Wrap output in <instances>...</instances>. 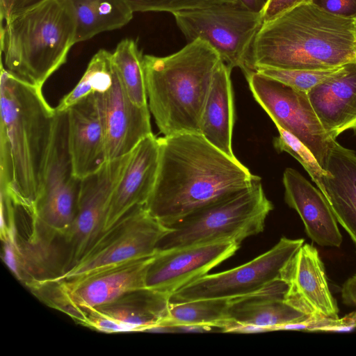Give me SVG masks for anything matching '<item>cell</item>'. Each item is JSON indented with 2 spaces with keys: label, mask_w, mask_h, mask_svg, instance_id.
<instances>
[{
  "label": "cell",
  "mask_w": 356,
  "mask_h": 356,
  "mask_svg": "<svg viewBox=\"0 0 356 356\" xmlns=\"http://www.w3.org/2000/svg\"><path fill=\"white\" fill-rule=\"evenodd\" d=\"M356 62L354 19L331 15L312 3L263 23L250 56L258 68L327 70Z\"/></svg>",
  "instance_id": "cell-3"
},
{
  "label": "cell",
  "mask_w": 356,
  "mask_h": 356,
  "mask_svg": "<svg viewBox=\"0 0 356 356\" xmlns=\"http://www.w3.org/2000/svg\"><path fill=\"white\" fill-rule=\"evenodd\" d=\"M155 254L87 275L59 281L44 280L29 289L49 307L73 320L92 309L146 287V276Z\"/></svg>",
  "instance_id": "cell-9"
},
{
  "label": "cell",
  "mask_w": 356,
  "mask_h": 356,
  "mask_svg": "<svg viewBox=\"0 0 356 356\" xmlns=\"http://www.w3.org/2000/svg\"><path fill=\"white\" fill-rule=\"evenodd\" d=\"M325 169L328 174L322 179L323 195L356 248V153L335 140Z\"/></svg>",
  "instance_id": "cell-22"
},
{
  "label": "cell",
  "mask_w": 356,
  "mask_h": 356,
  "mask_svg": "<svg viewBox=\"0 0 356 356\" xmlns=\"http://www.w3.org/2000/svg\"><path fill=\"white\" fill-rule=\"evenodd\" d=\"M273 205L261 179L207 204L168 226L157 252L221 241L239 244L263 232Z\"/></svg>",
  "instance_id": "cell-6"
},
{
  "label": "cell",
  "mask_w": 356,
  "mask_h": 356,
  "mask_svg": "<svg viewBox=\"0 0 356 356\" xmlns=\"http://www.w3.org/2000/svg\"><path fill=\"white\" fill-rule=\"evenodd\" d=\"M188 42L207 41L231 70L240 68L245 76L253 71L250 56L263 24L262 13H255L239 1L172 14Z\"/></svg>",
  "instance_id": "cell-8"
},
{
  "label": "cell",
  "mask_w": 356,
  "mask_h": 356,
  "mask_svg": "<svg viewBox=\"0 0 356 356\" xmlns=\"http://www.w3.org/2000/svg\"><path fill=\"white\" fill-rule=\"evenodd\" d=\"M353 129H356V123L353 125Z\"/></svg>",
  "instance_id": "cell-41"
},
{
  "label": "cell",
  "mask_w": 356,
  "mask_h": 356,
  "mask_svg": "<svg viewBox=\"0 0 356 356\" xmlns=\"http://www.w3.org/2000/svg\"><path fill=\"white\" fill-rule=\"evenodd\" d=\"M341 297L346 305L356 307V274L344 282L341 289Z\"/></svg>",
  "instance_id": "cell-36"
},
{
  "label": "cell",
  "mask_w": 356,
  "mask_h": 356,
  "mask_svg": "<svg viewBox=\"0 0 356 356\" xmlns=\"http://www.w3.org/2000/svg\"><path fill=\"white\" fill-rule=\"evenodd\" d=\"M114 74L112 53L105 49L99 50L90 60L78 83L60 99L56 110L67 111L89 95L104 92L112 83Z\"/></svg>",
  "instance_id": "cell-28"
},
{
  "label": "cell",
  "mask_w": 356,
  "mask_h": 356,
  "mask_svg": "<svg viewBox=\"0 0 356 356\" xmlns=\"http://www.w3.org/2000/svg\"><path fill=\"white\" fill-rule=\"evenodd\" d=\"M312 0H267L262 11L263 23L268 22L286 11Z\"/></svg>",
  "instance_id": "cell-34"
},
{
  "label": "cell",
  "mask_w": 356,
  "mask_h": 356,
  "mask_svg": "<svg viewBox=\"0 0 356 356\" xmlns=\"http://www.w3.org/2000/svg\"><path fill=\"white\" fill-rule=\"evenodd\" d=\"M0 81L1 190L31 214L41 188L56 109L41 88L15 77L1 63Z\"/></svg>",
  "instance_id": "cell-2"
},
{
  "label": "cell",
  "mask_w": 356,
  "mask_h": 356,
  "mask_svg": "<svg viewBox=\"0 0 356 356\" xmlns=\"http://www.w3.org/2000/svg\"><path fill=\"white\" fill-rule=\"evenodd\" d=\"M273 331L271 327H262L254 325H241L236 324L229 332H237V333H257L262 332Z\"/></svg>",
  "instance_id": "cell-38"
},
{
  "label": "cell",
  "mask_w": 356,
  "mask_h": 356,
  "mask_svg": "<svg viewBox=\"0 0 356 356\" xmlns=\"http://www.w3.org/2000/svg\"><path fill=\"white\" fill-rule=\"evenodd\" d=\"M46 0H0L1 21L22 13Z\"/></svg>",
  "instance_id": "cell-35"
},
{
  "label": "cell",
  "mask_w": 356,
  "mask_h": 356,
  "mask_svg": "<svg viewBox=\"0 0 356 356\" xmlns=\"http://www.w3.org/2000/svg\"><path fill=\"white\" fill-rule=\"evenodd\" d=\"M134 12H168L172 14L204 8L238 0H127Z\"/></svg>",
  "instance_id": "cell-31"
},
{
  "label": "cell",
  "mask_w": 356,
  "mask_h": 356,
  "mask_svg": "<svg viewBox=\"0 0 356 356\" xmlns=\"http://www.w3.org/2000/svg\"><path fill=\"white\" fill-rule=\"evenodd\" d=\"M232 70L222 61L216 69L203 108L200 134L212 145L232 158L234 122Z\"/></svg>",
  "instance_id": "cell-23"
},
{
  "label": "cell",
  "mask_w": 356,
  "mask_h": 356,
  "mask_svg": "<svg viewBox=\"0 0 356 356\" xmlns=\"http://www.w3.org/2000/svg\"><path fill=\"white\" fill-rule=\"evenodd\" d=\"M245 76L254 98L275 126L301 140L325 169L330 149L336 140L323 127L307 93L256 71Z\"/></svg>",
  "instance_id": "cell-12"
},
{
  "label": "cell",
  "mask_w": 356,
  "mask_h": 356,
  "mask_svg": "<svg viewBox=\"0 0 356 356\" xmlns=\"http://www.w3.org/2000/svg\"><path fill=\"white\" fill-rule=\"evenodd\" d=\"M243 6L255 13H262L267 0H238Z\"/></svg>",
  "instance_id": "cell-39"
},
{
  "label": "cell",
  "mask_w": 356,
  "mask_h": 356,
  "mask_svg": "<svg viewBox=\"0 0 356 356\" xmlns=\"http://www.w3.org/2000/svg\"><path fill=\"white\" fill-rule=\"evenodd\" d=\"M158 140V172L145 207L166 227L261 179L200 134H178Z\"/></svg>",
  "instance_id": "cell-1"
},
{
  "label": "cell",
  "mask_w": 356,
  "mask_h": 356,
  "mask_svg": "<svg viewBox=\"0 0 356 356\" xmlns=\"http://www.w3.org/2000/svg\"><path fill=\"white\" fill-rule=\"evenodd\" d=\"M97 93L104 121L106 159L112 161L129 154L152 134L150 111L148 106H140L130 99L115 69L108 88Z\"/></svg>",
  "instance_id": "cell-17"
},
{
  "label": "cell",
  "mask_w": 356,
  "mask_h": 356,
  "mask_svg": "<svg viewBox=\"0 0 356 356\" xmlns=\"http://www.w3.org/2000/svg\"><path fill=\"white\" fill-rule=\"evenodd\" d=\"M282 182L285 202L300 216L307 235L318 245L340 247L343 237L322 192L290 168L284 170Z\"/></svg>",
  "instance_id": "cell-20"
},
{
  "label": "cell",
  "mask_w": 356,
  "mask_h": 356,
  "mask_svg": "<svg viewBox=\"0 0 356 356\" xmlns=\"http://www.w3.org/2000/svg\"><path fill=\"white\" fill-rule=\"evenodd\" d=\"M311 104L325 131L334 138L356 123V62L308 92Z\"/></svg>",
  "instance_id": "cell-21"
},
{
  "label": "cell",
  "mask_w": 356,
  "mask_h": 356,
  "mask_svg": "<svg viewBox=\"0 0 356 356\" xmlns=\"http://www.w3.org/2000/svg\"><path fill=\"white\" fill-rule=\"evenodd\" d=\"M170 228L138 206L104 232L72 267L52 281L78 278L156 254L157 245Z\"/></svg>",
  "instance_id": "cell-11"
},
{
  "label": "cell",
  "mask_w": 356,
  "mask_h": 356,
  "mask_svg": "<svg viewBox=\"0 0 356 356\" xmlns=\"http://www.w3.org/2000/svg\"><path fill=\"white\" fill-rule=\"evenodd\" d=\"M170 295L145 287L88 310L74 321L106 333L147 332L168 318Z\"/></svg>",
  "instance_id": "cell-15"
},
{
  "label": "cell",
  "mask_w": 356,
  "mask_h": 356,
  "mask_svg": "<svg viewBox=\"0 0 356 356\" xmlns=\"http://www.w3.org/2000/svg\"><path fill=\"white\" fill-rule=\"evenodd\" d=\"M355 328L356 311H353L341 318L310 316L302 322L276 326L275 330L348 332Z\"/></svg>",
  "instance_id": "cell-32"
},
{
  "label": "cell",
  "mask_w": 356,
  "mask_h": 356,
  "mask_svg": "<svg viewBox=\"0 0 356 356\" xmlns=\"http://www.w3.org/2000/svg\"><path fill=\"white\" fill-rule=\"evenodd\" d=\"M232 299H199L171 304L168 318L161 325L199 324L216 327L229 332L235 323L228 318V309Z\"/></svg>",
  "instance_id": "cell-26"
},
{
  "label": "cell",
  "mask_w": 356,
  "mask_h": 356,
  "mask_svg": "<svg viewBox=\"0 0 356 356\" xmlns=\"http://www.w3.org/2000/svg\"><path fill=\"white\" fill-rule=\"evenodd\" d=\"M239 246L221 241L159 251L149 266L146 287L171 296L232 257Z\"/></svg>",
  "instance_id": "cell-14"
},
{
  "label": "cell",
  "mask_w": 356,
  "mask_h": 356,
  "mask_svg": "<svg viewBox=\"0 0 356 356\" xmlns=\"http://www.w3.org/2000/svg\"><path fill=\"white\" fill-rule=\"evenodd\" d=\"M119 79L130 99L140 106H148L143 67V55L137 43L124 39L112 53Z\"/></svg>",
  "instance_id": "cell-27"
},
{
  "label": "cell",
  "mask_w": 356,
  "mask_h": 356,
  "mask_svg": "<svg viewBox=\"0 0 356 356\" xmlns=\"http://www.w3.org/2000/svg\"><path fill=\"white\" fill-rule=\"evenodd\" d=\"M159 162V140L152 134L130 154L111 197L104 232L136 207L145 204L156 181Z\"/></svg>",
  "instance_id": "cell-19"
},
{
  "label": "cell",
  "mask_w": 356,
  "mask_h": 356,
  "mask_svg": "<svg viewBox=\"0 0 356 356\" xmlns=\"http://www.w3.org/2000/svg\"><path fill=\"white\" fill-rule=\"evenodd\" d=\"M282 279L288 284L284 300L311 317L338 318L324 264L316 248L304 243L285 266Z\"/></svg>",
  "instance_id": "cell-16"
},
{
  "label": "cell",
  "mask_w": 356,
  "mask_h": 356,
  "mask_svg": "<svg viewBox=\"0 0 356 356\" xmlns=\"http://www.w3.org/2000/svg\"><path fill=\"white\" fill-rule=\"evenodd\" d=\"M76 21V43L127 24L134 13L127 0H70Z\"/></svg>",
  "instance_id": "cell-25"
},
{
  "label": "cell",
  "mask_w": 356,
  "mask_h": 356,
  "mask_svg": "<svg viewBox=\"0 0 356 356\" xmlns=\"http://www.w3.org/2000/svg\"><path fill=\"white\" fill-rule=\"evenodd\" d=\"M1 27L4 68L38 88L67 60L76 43L70 0H46L5 21Z\"/></svg>",
  "instance_id": "cell-5"
},
{
  "label": "cell",
  "mask_w": 356,
  "mask_h": 356,
  "mask_svg": "<svg viewBox=\"0 0 356 356\" xmlns=\"http://www.w3.org/2000/svg\"><path fill=\"white\" fill-rule=\"evenodd\" d=\"M222 61L202 39L166 56L143 55L148 106L163 136L200 134L203 108Z\"/></svg>",
  "instance_id": "cell-4"
},
{
  "label": "cell",
  "mask_w": 356,
  "mask_h": 356,
  "mask_svg": "<svg viewBox=\"0 0 356 356\" xmlns=\"http://www.w3.org/2000/svg\"><path fill=\"white\" fill-rule=\"evenodd\" d=\"M354 24H355V31H356V19L354 20Z\"/></svg>",
  "instance_id": "cell-40"
},
{
  "label": "cell",
  "mask_w": 356,
  "mask_h": 356,
  "mask_svg": "<svg viewBox=\"0 0 356 356\" xmlns=\"http://www.w3.org/2000/svg\"><path fill=\"white\" fill-rule=\"evenodd\" d=\"M342 66L327 70H289L266 67L258 68L254 71L292 88L307 93L314 86L334 75Z\"/></svg>",
  "instance_id": "cell-30"
},
{
  "label": "cell",
  "mask_w": 356,
  "mask_h": 356,
  "mask_svg": "<svg viewBox=\"0 0 356 356\" xmlns=\"http://www.w3.org/2000/svg\"><path fill=\"white\" fill-rule=\"evenodd\" d=\"M303 238L282 237L269 250L230 270L207 274L170 296L171 304L199 299H234L270 290L284 280L285 266L304 244Z\"/></svg>",
  "instance_id": "cell-10"
},
{
  "label": "cell",
  "mask_w": 356,
  "mask_h": 356,
  "mask_svg": "<svg viewBox=\"0 0 356 356\" xmlns=\"http://www.w3.org/2000/svg\"><path fill=\"white\" fill-rule=\"evenodd\" d=\"M172 327L175 329V332H207L216 331V329H218L210 325L199 324H179ZM219 331L220 330H219Z\"/></svg>",
  "instance_id": "cell-37"
},
{
  "label": "cell",
  "mask_w": 356,
  "mask_h": 356,
  "mask_svg": "<svg viewBox=\"0 0 356 356\" xmlns=\"http://www.w3.org/2000/svg\"><path fill=\"white\" fill-rule=\"evenodd\" d=\"M67 140L74 175L83 179L106 161V138L97 92L79 100L67 110Z\"/></svg>",
  "instance_id": "cell-18"
},
{
  "label": "cell",
  "mask_w": 356,
  "mask_h": 356,
  "mask_svg": "<svg viewBox=\"0 0 356 356\" xmlns=\"http://www.w3.org/2000/svg\"><path fill=\"white\" fill-rule=\"evenodd\" d=\"M276 127L279 136L273 140L275 148L280 152H285L295 158L324 194L322 179L328 172L321 166L311 150L301 140L284 129Z\"/></svg>",
  "instance_id": "cell-29"
},
{
  "label": "cell",
  "mask_w": 356,
  "mask_h": 356,
  "mask_svg": "<svg viewBox=\"0 0 356 356\" xmlns=\"http://www.w3.org/2000/svg\"><path fill=\"white\" fill-rule=\"evenodd\" d=\"M130 154L106 161L81 179L75 217L65 238L66 261L61 273L75 265L104 233L111 197Z\"/></svg>",
  "instance_id": "cell-13"
},
{
  "label": "cell",
  "mask_w": 356,
  "mask_h": 356,
  "mask_svg": "<svg viewBox=\"0 0 356 356\" xmlns=\"http://www.w3.org/2000/svg\"><path fill=\"white\" fill-rule=\"evenodd\" d=\"M288 284L283 281L277 286L259 293L232 299L228 309L229 321L241 325L269 327L302 322L309 316L284 300Z\"/></svg>",
  "instance_id": "cell-24"
},
{
  "label": "cell",
  "mask_w": 356,
  "mask_h": 356,
  "mask_svg": "<svg viewBox=\"0 0 356 356\" xmlns=\"http://www.w3.org/2000/svg\"><path fill=\"white\" fill-rule=\"evenodd\" d=\"M81 181L74 174L68 148L67 111L56 110L40 191L29 215L31 234L65 241L75 217Z\"/></svg>",
  "instance_id": "cell-7"
},
{
  "label": "cell",
  "mask_w": 356,
  "mask_h": 356,
  "mask_svg": "<svg viewBox=\"0 0 356 356\" xmlns=\"http://www.w3.org/2000/svg\"><path fill=\"white\" fill-rule=\"evenodd\" d=\"M310 3L337 17L356 19V0H312Z\"/></svg>",
  "instance_id": "cell-33"
}]
</instances>
